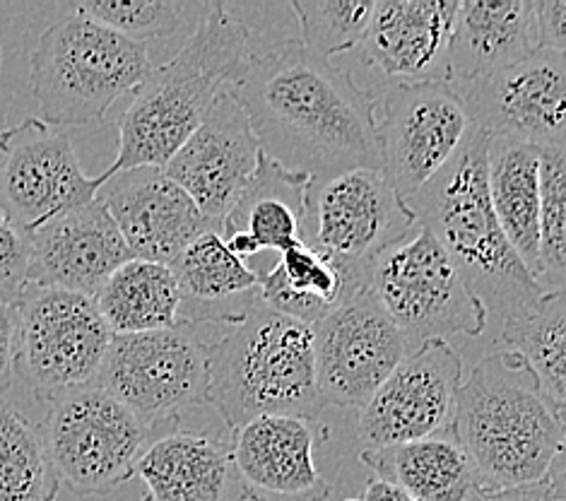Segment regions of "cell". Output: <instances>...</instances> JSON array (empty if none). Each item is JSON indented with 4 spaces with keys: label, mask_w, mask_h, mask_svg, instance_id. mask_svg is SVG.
<instances>
[{
    "label": "cell",
    "mask_w": 566,
    "mask_h": 501,
    "mask_svg": "<svg viewBox=\"0 0 566 501\" xmlns=\"http://www.w3.org/2000/svg\"><path fill=\"white\" fill-rule=\"evenodd\" d=\"M232 90L261 153L314 181L353 169L384 171L376 102L300 39L249 56Z\"/></svg>",
    "instance_id": "cell-1"
},
{
    "label": "cell",
    "mask_w": 566,
    "mask_h": 501,
    "mask_svg": "<svg viewBox=\"0 0 566 501\" xmlns=\"http://www.w3.org/2000/svg\"><path fill=\"white\" fill-rule=\"evenodd\" d=\"M249 27L237 20L224 3H206L186 46L153 67L133 102L118 118V150L112 176L155 167L165 169L179 147L203 124L227 85H237L249 63Z\"/></svg>",
    "instance_id": "cell-2"
},
{
    "label": "cell",
    "mask_w": 566,
    "mask_h": 501,
    "mask_svg": "<svg viewBox=\"0 0 566 501\" xmlns=\"http://www.w3.org/2000/svg\"><path fill=\"white\" fill-rule=\"evenodd\" d=\"M449 431L473 466L482 494L533 487L564 456V413L509 349L475 364L458 393Z\"/></svg>",
    "instance_id": "cell-3"
},
{
    "label": "cell",
    "mask_w": 566,
    "mask_h": 501,
    "mask_svg": "<svg viewBox=\"0 0 566 501\" xmlns=\"http://www.w3.org/2000/svg\"><path fill=\"white\" fill-rule=\"evenodd\" d=\"M488 145V133L470 131L458 153L406 206L417 227L449 253L488 314L511 321L533 311L547 292L521 263L492 210Z\"/></svg>",
    "instance_id": "cell-4"
},
{
    "label": "cell",
    "mask_w": 566,
    "mask_h": 501,
    "mask_svg": "<svg viewBox=\"0 0 566 501\" xmlns=\"http://www.w3.org/2000/svg\"><path fill=\"white\" fill-rule=\"evenodd\" d=\"M208 405L227 431L263 415L318 422L323 403L314 367V326L255 304L249 316L208 345Z\"/></svg>",
    "instance_id": "cell-5"
},
{
    "label": "cell",
    "mask_w": 566,
    "mask_h": 501,
    "mask_svg": "<svg viewBox=\"0 0 566 501\" xmlns=\"http://www.w3.org/2000/svg\"><path fill=\"white\" fill-rule=\"evenodd\" d=\"M150 71L145 44L80 15L53 22L30 59L32 94L42 121L53 128L104 118Z\"/></svg>",
    "instance_id": "cell-6"
},
{
    "label": "cell",
    "mask_w": 566,
    "mask_h": 501,
    "mask_svg": "<svg viewBox=\"0 0 566 501\" xmlns=\"http://www.w3.org/2000/svg\"><path fill=\"white\" fill-rule=\"evenodd\" d=\"M367 290L406 335L410 349L429 341L449 343L451 335L478 337L488 328V309L422 227L376 255L367 270Z\"/></svg>",
    "instance_id": "cell-7"
},
{
    "label": "cell",
    "mask_w": 566,
    "mask_h": 501,
    "mask_svg": "<svg viewBox=\"0 0 566 501\" xmlns=\"http://www.w3.org/2000/svg\"><path fill=\"white\" fill-rule=\"evenodd\" d=\"M42 427L51 466L77 497L109 494L136 476L159 431L99 386H85L49 403Z\"/></svg>",
    "instance_id": "cell-8"
},
{
    "label": "cell",
    "mask_w": 566,
    "mask_h": 501,
    "mask_svg": "<svg viewBox=\"0 0 566 501\" xmlns=\"http://www.w3.org/2000/svg\"><path fill=\"white\" fill-rule=\"evenodd\" d=\"M15 311V378L36 400L97 384L114 333L92 296L27 284Z\"/></svg>",
    "instance_id": "cell-9"
},
{
    "label": "cell",
    "mask_w": 566,
    "mask_h": 501,
    "mask_svg": "<svg viewBox=\"0 0 566 501\" xmlns=\"http://www.w3.org/2000/svg\"><path fill=\"white\" fill-rule=\"evenodd\" d=\"M208 345L193 328L114 335L97 384L159 435L208 405Z\"/></svg>",
    "instance_id": "cell-10"
},
{
    "label": "cell",
    "mask_w": 566,
    "mask_h": 501,
    "mask_svg": "<svg viewBox=\"0 0 566 501\" xmlns=\"http://www.w3.org/2000/svg\"><path fill=\"white\" fill-rule=\"evenodd\" d=\"M106 176H87L71 138L30 116L0 131V218L22 234L83 208Z\"/></svg>",
    "instance_id": "cell-11"
},
{
    "label": "cell",
    "mask_w": 566,
    "mask_h": 501,
    "mask_svg": "<svg viewBox=\"0 0 566 501\" xmlns=\"http://www.w3.org/2000/svg\"><path fill=\"white\" fill-rule=\"evenodd\" d=\"M417 229L384 171L353 169L314 181L306 202L304 241L347 265L364 268Z\"/></svg>",
    "instance_id": "cell-12"
},
{
    "label": "cell",
    "mask_w": 566,
    "mask_h": 501,
    "mask_svg": "<svg viewBox=\"0 0 566 501\" xmlns=\"http://www.w3.org/2000/svg\"><path fill=\"white\" fill-rule=\"evenodd\" d=\"M461 386L463 359L451 343L429 341L410 349L359 408L357 439L364 449H386L447 435Z\"/></svg>",
    "instance_id": "cell-13"
},
{
    "label": "cell",
    "mask_w": 566,
    "mask_h": 501,
    "mask_svg": "<svg viewBox=\"0 0 566 501\" xmlns=\"http://www.w3.org/2000/svg\"><path fill=\"white\" fill-rule=\"evenodd\" d=\"M406 335L369 290L314 326V367L323 408H361L408 357Z\"/></svg>",
    "instance_id": "cell-14"
},
{
    "label": "cell",
    "mask_w": 566,
    "mask_h": 501,
    "mask_svg": "<svg viewBox=\"0 0 566 501\" xmlns=\"http://www.w3.org/2000/svg\"><path fill=\"white\" fill-rule=\"evenodd\" d=\"M447 83H396L384 97L379 140L384 176L400 200L412 198L473 131Z\"/></svg>",
    "instance_id": "cell-15"
},
{
    "label": "cell",
    "mask_w": 566,
    "mask_h": 501,
    "mask_svg": "<svg viewBox=\"0 0 566 501\" xmlns=\"http://www.w3.org/2000/svg\"><path fill=\"white\" fill-rule=\"evenodd\" d=\"M473 126L537 147L566 145V56L537 49L525 61L453 90Z\"/></svg>",
    "instance_id": "cell-16"
},
{
    "label": "cell",
    "mask_w": 566,
    "mask_h": 501,
    "mask_svg": "<svg viewBox=\"0 0 566 501\" xmlns=\"http://www.w3.org/2000/svg\"><path fill=\"white\" fill-rule=\"evenodd\" d=\"M259 157L261 145L251 131L247 112L241 109L232 90H224L203 124L161 171L191 196L212 225L222 229L227 212L253 179Z\"/></svg>",
    "instance_id": "cell-17"
},
{
    "label": "cell",
    "mask_w": 566,
    "mask_h": 501,
    "mask_svg": "<svg viewBox=\"0 0 566 501\" xmlns=\"http://www.w3.org/2000/svg\"><path fill=\"white\" fill-rule=\"evenodd\" d=\"M318 422L263 415L229 431V460L251 501H326L331 482L316 466Z\"/></svg>",
    "instance_id": "cell-18"
},
{
    "label": "cell",
    "mask_w": 566,
    "mask_h": 501,
    "mask_svg": "<svg viewBox=\"0 0 566 501\" xmlns=\"http://www.w3.org/2000/svg\"><path fill=\"white\" fill-rule=\"evenodd\" d=\"M124 237L133 259L169 265L208 232H218L179 184L155 167L112 176L97 196Z\"/></svg>",
    "instance_id": "cell-19"
},
{
    "label": "cell",
    "mask_w": 566,
    "mask_h": 501,
    "mask_svg": "<svg viewBox=\"0 0 566 501\" xmlns=\"http://www.w3.org/2000/svg\"><path fill=\"white\" fill-rule=\"evenodd\" d=\"M27 282L85 296L97 294L133 259L99 198L34 229L27 234Z\"/></svg>",
    "instance_id": "cell-20"
},
{
    "label": "cell",
    "mask_w": 566,
    "mask_h": 501,
    "mask_svg": "<svg viewBox=\"0 0 566 501\" xmlns=\"http://www.w3.org/2000/svg\"><path fill=\"white\" fill-rule=\"evenodd\" d=\"M461 0H374L361 61L398 83H447Z\"/></svg>",
    "instance_id": "cell-21"
},
{
    "label": "cell",
    "mask_w": 566,
    "mask_h": 501,
    "mask_svg": "<svg viewBox=\"0 0 566 501\" xmlns=\"http://www.w3.org/2000/svg\"><path fill=\"white\" fill-rule=\"evenodd\" d=\"M314 179L290 171L261 153L244 194L222 220L220 237L241 261L261 251H285L304 239L306 202Z\"/></svg>",
    "instance_id": "cell-22"
},
{
    "label": "cell",
    "mask_w": 566,
    "mask_h": 501,
    "mask_svg": "<svg viewBox=\"0 0 566 501\" xmlns=\"http://www.w3.org/2000/svg\"><path fill=\"white\" fill-rule=\"evenodd\" d=\"M179 290V326L237 323L259 304V270L227 249L218 232L198 237L169 263Z\"/></svg>",
    "instance_id": "cell-23"
},
{
    "label": "cell",
    "mask_w": 566,
    "mask_h": 501,
    "mask_svg": "<svg viewBox=\"0 0 566 501\" xmlns=\"http://www.w3.org/2000/svg\"><path fill=\"white\" fill-rule=\"evenodd\" d=\"M541 49L533 0L458 3L449 56L447 85L451 90L516 65Z\"/></svg>",
    "instance_id": "cell-24"
},
{
    "label": "cell",
    "mask_w": 566,
    "mask_h": 501,
    "mask_svg": "<svg viewBox=\"0 0 566 501\" xmlns=\"http://www.w3.org/2000/svg\"><path fill=\"white\" fill-rule=\"evenodd\" d=\"M367 270L347 265L300 239L277 253L271 270L259 273V300L280 316L316 326L367 290Z\"/></svg>",
    "instance_id": "cell-25"
},
{
    "label": "cell",
    "mask_w": 566,
    "mask_h": 501,
    "mask_svg": "<svg viewBox=\"0 0 566 501\" xmlns=\"http://www.w3.org/2000/svg\"><path fill=\"white\" fill-rule=\"evenodd\" d=\"M143 501H224L229 492V439L171 429L159 435L136 466Z\"/></svg>",
    "instance_id": "cell-26"
},
{
    "label": "cell",
    "mask_w": 566,
    "mask_h": 501,
    "mask_svg": "<svg viewBox=\"0 0 566 501\" xmlns=\"http://www.w3.org/2000/svg\"><path fill=\"white\" fill-rule=\"evenodd\" d=\"M359 460L376 480L398 487L415 501H478L482 497L473 466L451 431L386 449H364Z\"/></svg>",
    "instance_id": "cell-27"
},
{
    "label": "cell",
    "mask_w": 566,
    "mask_h": 501,
    "mask_svg": "<svg viewBox=\"0 0 566 501\" xmlns=\"http://www.w3.org/2000/svg\"><path fill=\"white\" fill-rule=\"evenodd\" d=\"M543 147L509 135H490L488 188L492 210L521 263L537 280Z\"/></svg>",
    "instance_id": "cell-28"
},
{
    "label": "cell",
    "mask_w": 566,
    "mask_h": 501,
    "mask_svg": "<svg viewBox=\"0 0 566 501\" xmlns=\"http://www.w3.org/2000/svg\"><path fill=\"white\" fill-rule=\"evenodd\" d=\"M114 335L179 326V290L169 265L130 259L92 296Z\"/></svg>",
    "instance_id": "cell-29"
},
{
    "label": "cell",
    "mask_w": 566,
    "mask_h": 501,
    "mask_svg": "<svg viewBox=\"0 0 566 501\" xmlns=\"http://www.w3.org/2000/svg\"><path fill=\"white\" fill-rule=\"evenodd\" d=\"M499 343L528 364L547 400L566 405V302L564 292H547L528 314L504 321Z\"/></svg>",
    "instance_id": "cell-30"
},
{
    "label": "cell",
    "mask_w": 566,
    "mask_h": 501,
    "mask_svg": "<svg viewBox=\"0 0 566 501\" xmlns=\"http://www.w3.org/2000/svg\"><path fill=\"white\" fill-rule=\"evenodd\" d=\"M59 490L42 427L0 400V501H56Z\"/></svg>",
    "instance_id": "cell-31"
},
{
    "label": "cell",
    "mask_w": 566,
    "mask_h": 501,
    "mask_svg": "<svg viewBox=\"0 0 566 501\" xmlns=\"http://www.w3.org/2000/svg\"><path fill=\"white\" fill-rule=\"evenodd\" d=\"M537 284L564 292L566 284V150L543 147L541 222H537Z\"/></svg>",
    "instance_id": "cell-32"
},
{
    "label": "cell",
    "mask_w": 566,
    "mask_h": 501,
    "mask_svg": "<svg viewBox=\"0 0 566 501\" xmlns=\"http://www.w3.org/2000/svg\"><path fill=\"white\" fill-rule=\"evenodd\" d=\"M300 42L323 59L359 49L374 12L371 0H294Z\"/></svg>",
    "instance_id": "cell-33"
},
{
    "label": "cell",
    "mask_w": 566,
    "mask_h": 501,
    "mask_svg": "<svg viewBox=\"0 0 566 501\" xmlns=\"http://www.w3.org/2000/svg\"><path fill=\"white\" fill-rule=\"evenodd\" d=\"M198 6L179 0H80L73 3L75 15L97 22L130 42H157L181 30L186 12Z\"/></svg>",
    "instance_id": "cell-34"
},
{
    "label": "cell",
    "mask_w": 566,
    "mask_h": 501,
    "mask_svg": "<svg viewBox=\"0 0 566 501\" xmlns=\"http://www.w3.org/2000/svg\"><path fill=\"white\" fill-rule=\"evenodd\" d=\"M27 263H30L27 234L18 232L6 218H0V304H18L30 284L27 282Z\"/></svg>",
    "instance_id": "cell-35"
},
{
    "label": "cell",
    "mask_w": 566,
    "mask_h": 501,
    "mask_svg": "<svg viewBox=\"0 0 566 501\" xmlns=\"http://www.w3.org/2000/svg\"><path fill=\"white\" fill-rule=\"evenodd\" d=\"M537 44L566 53V0H533Z\"/></svg>",
    "instance_id": "cell-36"
},
{
    "label": "cell",
    "mask_w": 566,
    "mask_h": 501,
    "mask_svg": "<svg viewBox=\"0 0 566 501\" xmlns=\"http://www.w3.org/2000/svg\"><path fill=\"white\" fill-rule=\"evenodd\" d=\"M478 501H566L564 497V456L557 460L547 478L533 487H523L514 492L482 494Z\"/></svg>",
    "instance_id": "cell-37"
},
{
    "label": "cell",
    "mask_w": 566,
    "mask_h": 501,
    "mask_svg": "<svg viewBox=\"0 0 566 501\" xmlns=\"http://www.w3.org/2000/svg\"><path fill=\"white\" fill-rule=\"evenodd\" d=\"M15 343H18V311L0 304V396H6L15 382Z\"/></svg>",
    "instance_id": "cell-38"
},
{
    "label": "cell",
    "mask_w": 566,
    "mask_h": 501,
    "mask_svg": "<svg viewBox=\"0 0 566 501\" xmlns=\"http://www.w3.org/2000/svg\"><path fill=\"white\" fill-rule=\"evenodd\" d=\"M361 501H415V499L402 490H398V487H394V484L371 478L367 490H364Z\"/></svg>",
    "instance_id": "cell-39"
},
{
    "label": "cell",
    "mask_w": 566,
    "mask_h": 501,
    "mask_svg": "<svg viewBox=\"0 0 566 501\" xmlns=\"http://www.w3.org/2000/svg\"><path fill=\"white\" fill-rule=\"evenodd\" d=\"M0 67H3V49H0Z\"/></svg>",
    "instance_id": "cell-40"
},
{
    "label": "cell",
    "mask_w": 566,
    "mask_h": 501,
    "mask_svg": "<svg viewBox=\"0 0 566 501\" xmlns=\"http://www.w3.org/2000/svg\"><path fill=\"white\" fill-rule=\"evenodd\" d=\"M234 501H251L249 497H244V494H241V499H234Z\"/></svg>",
    "instance_id": "cell-41"
},
{
    "label": "cell",
    "mask_w": 566,
    "mask_h": 501,
    "mask_svg": "<svg viewBox=\"0 0 566 501\" xmlns=\"http://www.w3.org/2000/svg\"><path fill=\"white\" fill-rule=\"evenodd\" d=\"M347 501H353V499H347ZM359 501H361V499H359Z\"/></svg>",
    "instance_id": "cell-42"
}]
</instances>
